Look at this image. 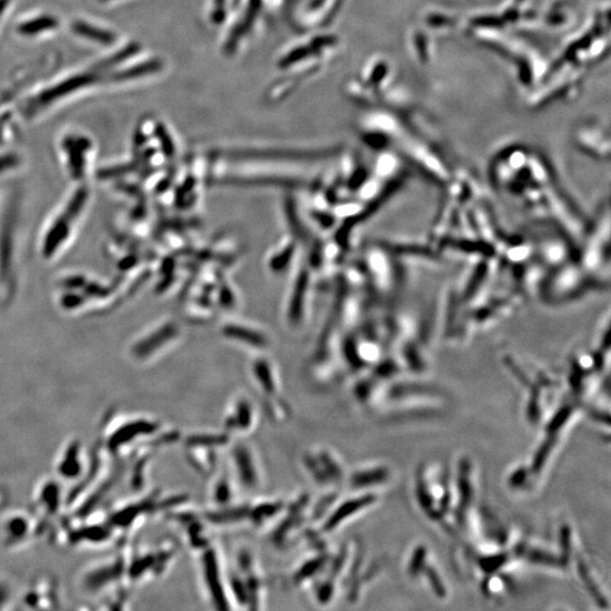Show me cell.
<instances>
[{
    "mask_svg": "<svg viewBox=\"0 0 611 611\" xmlns=\"http://www.w3.org/2000/svg\"><path fill=\"white\" fill-rule=\"evenodd\" d=\"M163 426L160 421L146 416H125L109 420L103 427V446L116 455L148 449L150 442Z\"/></svg>",
    "mask_w": 611,
    "mask_h": 611,
    "instance_id": "1",
    "label": "cell"
},
{
    "mask_svg": "<svg viewBox=\"0 0 611 611\" xmlns=\"http://www.w3.org/2000/svg\"><path fill=\"white\" fill-rule=\"evenodd\" d=\"M197 572L204 600L215 610L232 609L228 591L227 564L214 542L196 554Z\"/></svg>",
    "mask_w": 611,
    "mask_h": 611,
    "instance_id": "2",
    "label": "cell"
},
{
    "mask_svg": "<svg viewBox=\"0 0 611 611\" xmlns=\"http://www.w3.org/2000/svg\"><path fill=\"white\" fill-rule=\"evenodd\" d=\"M304 476L321 490L340 489L346 481L348 469L338 452L325 445L309 447L300 455Z\"/></svg>",
    "mask_w": 611,
    "mask_h": 611,
    "instance_id": "3",
    "label": "cell"
},
{
    "mask_svg": "<svg viewBox=\"0 0 611 611\" xmlns=\"http://www.w3.org/2000/svg\"><path fill=\"white\" fill-rule=\"evenodd\" d=\"M313 496L308 492H300L287 499V506L280 520L269 531L271 545L287 552L291 547L300 544L304 532L312 526L309 519V507Z\"/></svg>",
    "mask_w": 611,
    "mask_h": 611,
    "instance_id": "4",
    "label": "cell"
},
{
    "mask_svg": "<svg viewBox=\"0 0 611 611\" xmlns=\"http://www.w3.org/2000/svg\"><path fill=\"white\" fill-rule=\"evenodd\" d=\"M227 469L239 493L254 495L260 492L265 483L263 464L252 444L244 438L232 440L228 446Z\"/></svg>",
    "mask_w": 611,
    "mask_h": 611,
    "instance_id": "5",
    "label": "cell"
},
{
    "mask_svg": "<svg viewBox=\"0 0 611 611\" xmlns=\"http://www.w3.org/2000/svg\"><path fill=\"white\" fill-rule=\"evenodd\" d=\"M178 549L172 542L128 554L126 578L133 584L148 582L166 574L174 564Z\"/></svg>",
    "mask_w": 611,
    "mask_h": 611,
    "instance_id": "6",
    "label": "cell"
},
{
    "mask_svg": "<svg viewBox=\"0 0 611 611\" xmlns=\"http://www.w3.org/2000/svg\"><path fill=\"white\" fill-rule=\"evenodd\" d=\"M229 569L243 582L247 595V610H261L265 606L266 582L260 562L247 546L237 548Z\"/></svg>",
    "mask_w": 611,
    "mask_h": 611,
    "instance_id": "7",
    "label": "cell"
},
{
    "mask_svg": "<svg viewBox=\"0 0 611 611\" xmlns=\"http://www.w3.org/2000/svg\"><path fill=\"white\" fill-rule=\"evenodd\" d=\"M375 502H377V497L373 493H350L349 497H340L329 514L316 528L325 537L330 538L361 513L368 510L369 507H372Z\"/></svg>",
    "mask_w": 611,
    "mask_h": 611,
    "instance_id": "8",
    "label": "cell"
},
{
    "mask_svg": "<svg viewBox=\"0 0 611 611\" xmlns=\"http://www.w3.org/2000/svg\"><path fill=\"white\" fill-rule=\"evenodd\" d=\"M258 406L245 394H239L228 404L223 416L222 429L232 438H245L255 432L258 426Z\"/></svg>",
    "mask_w": 611,
    "mask_h": 611,
    "instance_id": "9",
    "label": "cell"
},
{
    "mask_svg": "<svg viewBox=\"0 0 611 611\" xmlns=\"http://www.w3.org/2000/svg\"><path fill=\"white\" fill-rule=\"evenodd\" d=\"M41 521L37 515L16 511L7 515L0 527L6 547H21L29 544L42 532Z\"/></svg>",
    "mask_w": 611,
    "mask_h": 611,
    "instance_id": "10",
    "label": "cell"
},
{
    "mask_svg": "<svg viewBox=\"0 0 611 611\" xmlns=\"http://www.w3.org/2000/svg\"><path fill=\"white\" fill-rule=\"evenodd\" d=\"M94 466L80 441L67 443L56 461L57 477L66 481L85 480Z\"/></svg>",
    "mask_w": 611,
    "mask_h": 611,
    "instance_id": "11",
    "label": "cell"
},
{
    "mask_svg": "<svg viewBox=\"0 0 611 611\" xmlns=\"http://www.w3.org/2000/svg\"><path fill=\"white\" fill-rule=\"evenodd\" d=\"M128 554H118L109 561L102 562L85 572L83 588L90 592H99L122 581L126 576Z\"/></svg>",
    "mask_w": 611,
    "mask_h": 611,
    "instance_id": "12",
    "label": "cell"
},
{
    "mask_svg": "<svg viewBox=\"0 0 611 611\" xmlns=\"http://www.w3.org/2000/svg\"><path fill=\"white\" fill-rule=\"evenodd\" d=\"M338 151L327 149L322 151H221L217 153L219 158L229 160H289V161H320L335 156Z\"/></svg>",
    "mask_w": 611,
    "mask_h": 611,
    "instance_id": "13",
    "label": "cell"
},
{
    "mask_svg": "<svg viewBox=\"0 0 611 611\" xmlns=\"http://www.w3.org/2000/svg\"><path fill=\"white\" fill-rule=\"evenodd\" d=\"M286 506L287 499L281 497H263L249 502L248 526L269 532L280 520Z\"/></svg>",
    "mask_w": 611,
    "mask_h": 611,
    "instance_id": "14",
    "label": "cell"
},
{
    "mask_svg": "<svg viewBox=\"0 0 611 611\" xmlns=\"http://www.w3.org/2000/svg\"><path fill=\"white\" fill-rule=\"evenodd\" d=\"M308 554L295 566L289 575L292 588L307 589L309 584L325 572L331 548L326 550H307Z\"/></svg>",
    "mask_w": 611,
    "mask_h": 611,
    "instance_id": "15",
    "label": "cell"
},
{
    "mask_svg": "<svg viewBox=\"0 0 611 611\" xmlns=\"http://www.w3.org/2000/svg\"><path fill=\"white\" fill-rule=\"evenodd\" d=\"M249 502H235L222 507H208L201 512L203 519L213 530H230L248 526Z\"/></svg>",
    "mask_w": 611,
    "mask_h": 611,
    "instance_id": "16",
    "label": "cell"
},
{
    "mask_svg": "<svg viewBox=\"0 0 611 611\" xmlns=\"http://www.w3.org/2000/svg\"><path fill=\"white\" fill-rule=\"evenodd\" d=\"M389 479V471L381 464H365L347 473L344 485L350 493H373L375 488L384 486Z\"/></svg>",
    "mask_w": 611,
    "mask_h": 611,
    "instance_id": "17",
    "label": "cell"
},
{
    "mask_svg": "<svg viewBox=\"0 0 611 611\" xmlns=\"http://www.w3.org/2000/svg\"><path fill=\"white\" fill-rule=\"evenodd\" d=\"M33 501L40 521L53 518L62 506V487L54 479L43 480L36 489Z\"/></svg>",
    "mask_w": 611,
    "mask_h": 611,
    "instance_id": "18",
    "label": "cell"
},
{
    "mask_svg": "<svg viewBox=\"0 0 611 611\" xmlns=\"http://www.w3.org/2000/svg\"><path fill=\"white\" fill-rule=\"evenodd\" d=\"M209 507L227 506L238 501L239 490L227 467L210 477Z\"/></svg>",
    "mask_w": 611,
    "mask_h": 611,
    "instance_id": "19",
    "label": "cell"
},
{
    "mask_svg": "<svg viewBox=\"0 0 611 611\" xmlns=\"http://www.w3.org/2000/svg\"><path fill=\"white\" fill-rule=\"evenodd\" d=\"M96 81L97 76L92 74H81L71 77V79L54 86V88L43 91L40 96L34 99L31 107L39 109L48 106L49 103L65 97L66 94L80 90L84 86H88Z\"/></svg>",
    "mask_w": 611,
    "mask_h": 611,
    "instance_id": "20",
    "label": "cell"
},
{
    "mask_svg": "<svg viewBox=\"0 0 611 611\" xmlns=\"http://www.w3.org/2000/svg\"><path fill=\"white\" fill-rule=\"evenodd\" d=\"M188 466L200 476L210 478L219 469L220 451L208 447H184Z\"/></svg>",
    "mask_w": 611,
    "mask_h": 611,
    "instance_id": "21",
    "label": "cell"
},
{
    "mask_svg": "<svg viewBox=\"0 0 611 611\" xmlns=\"http://www.w3.org/2000/svg\"><path fill=\"white\" fill-rule=\"evenodd\" d=\"M306 590L317 607L327 608L337 601L341 587L331 576L323 573L320 578L309 584Z\"/></svg>",
    "mask_w": 611,
    "mask_h": 611,
    "instance_id": "22",
    "label": "cell"
},
{
    "mask_svg": "<svg viewBox=\"0 0 611 611\" xmlns=\"http://www.w3.org/2000/svg\"><path fill=\"white\" fill-rule=\"evenodd\" d=\"M254 380L262 395V400L279 397L280 385L272 365L266 359H257L252 368Z\"/></svg>",
    "mask_w": 611,
    "mask_h": 611,
    "instance_id": "23",
    "label": "cell"
},
{
    "mask_svg": "<svg viewBox=\"0 0 611 611\" xmlns=\"http://www.w3.org/2000/svg\"><path fill=\"white\" fill-rule=\"evenodd\" d=\"M234 440L225 430H200L183 436L184 447H208L222 452L227 450L230 443Z\"/></svg>",
    "mask_w": 611,
    "mask_h": 611,
    "instance_id": "24",
    "label": "cell"
},
{
    "mask_svg": "<svg viewBox=\"0 0 611 611\" xmlns=\"http://www.w3.org/2000/svg\"><path fill=\"white\" fill-rule=\"evenodd\" d=\"M219 185L237 187H278V188H305L308 184L305 180L281 177L261 178H225L220 179Z\"/></svg>",
    "mask_w": 611,
    "mask_h": 611,
    "instance_id": "25",
    "label": "cell"
},
{
    "mask_svg": "<svg viewBox=\"0 0 611 611\" xmlns=\"http://www.w3.org/2000/svg\"><path fill=\"white\" fill-rule=\"evenodd\" d=\"M178 334V329L175 324H168L162 329L151 335L148 339L139 344L135 349V356L139 359H148L149 356L156 352L166 343L174 339Z\"/></svg>",
    "mask_w": 611,
    "mask_h": 611,
    "instance_id": "26",
    "label": "cell"
},
{
    "mask_svg": "<svg viewBox=\"0 0 611 611\" xmlns=\"http://www.w3.org/2000/svg\"><path fill=\"white\" fill-rule=\"evenodd\" d=\"M309 275L306 270H301L295 283L294 292L289 306V320L291 323H299L303 317L305 298L308 289Z\"/></svg>",
    "mask_w": 611,
    "mask_h": 611,
    "instance_id": "27",
    "label": "cell"
},
{
    "mask_svg": "<svg viewBox=\"0 0 611 611\" xmlns=\"http://www.w3.org/2000/svg\"><path fill=\"white\" fill-rule=\"evenodd\" d=\"M222 332L227 338L243 342L251 347L265 348L269 344L268 339L262 333L255 332L245 326L227 325L223 327Z\"/></svg>",
    "mask_w": 611,
    "mask_h": 611,
    "instance_id": "28",
    "label": "cell"
},
{
    "mask_svg": "<svg viewBox=\"0 0 611 611\" xmlns=\"http://www.w3.org/2000/svg\"><path fill=\"white\" fill-rule=\"evenodd\" d=\"M262 410L273 424H285L292 417L290 403L279 397L262 400Z\"/></svg>",
    "mask_w": 611,
    "mask_h": 611,
    "instance_id": "29",
    "label": "cell"
},
{
    "mask_svg": "<svg viewBox=\"0 0 611 611\" xmlns=\"http://www.w3.org/2000/svg\"><path fill=\"white\" fill-rule=\"evenodd\" d=\"M260 6L261 0H251V5H249L248 11L244 17L242 24H239V27H237L234 32H232L230 38L228 39L226 47L227 53H234V50L238 45L239 39H242L247 33V31L251 29L256 19L257 12L258 10H260Z\"/></svg>",
    "mask_w": 611,
    "mask_h": 611,
    "instance_id": "30",
    "label": "cell"
},
{
    "mask_svg": "<svg viewBox=\"0 0 611 611\" xmlns=\"http://www.w3.org/2000/svg\"><path fill=\"white\" fill-rule=\"evenodd\" d=\"M73 31L83 38L97 41L102 45H113L116 40L113 33L81 21L73 24Z\"/></svg>",
    "mask_w": 611,
    "mask_h": 611,
    "instance_id": "31",
    "label": "cell"
},
{
    "mask_svg": "<svg viewBox=\"0 0 611 611\" xmlns=\"http://www.w3.org/2000/svg\"><path fill=\"white\" fill-rule=\"evenodd\" d=\"M162 68V63L160 60H151V62H145L139 65H136L132 68H128L123 72H118L114 75L113 79L115 81H128L137 79V77H141L144 75H149L160 71Z\"/></svg>",
    "mask_w": 611,
    "mask_h": 611,
    "instance_id": "32",
    "label": "cell"
},
{
    "mask_svg": "<svg viewBox=\"0 0 611 611\" xmlns=\"http://www.w3.org/2000/svg\"><path fill=\"white\" fill-rule=\"evenodd\" d=\"M57 25L58 22L55 17L41 16L38 17V19L22 24L19 31L22 34H25V36H34V34L55 29Z\"/></svg>",
    "mask_w": 611,
    "mask_h": 611,
    "instance_id": "33",
    "label": "cell"
},
{
    "mask_svg": "<svg viewBox=\"0 0 611 611\" xmlns=\"http://www.w3.org/2000/svg\"><path fill=\"white\" fill-rule=\"evenodd\" d=\"M326 45H331V38L320 39L318 42L314 43L312 47L300 48L291 53L287 58L283 59L280 66L286 67L292 64H296L300 62V60L305 59L308 56H311L315 53V50H320Z\"/></svg>",
    "mask_w": 611,
    "mask_h": 611,
    "instance_id": "34",
    "label": "cell"
},
{
    "mask_svg": "<svg viewBox=\"0 0 611 611\" xmlns=\"http://www.w3.org/2000/svg\"><path fill=\"white\" fill-rule=\"evenodd\" d=\"M287 215L289 226L292 232H294L295 236L301 240H306L308 237L307 231L303 227V223L300 222L296 208L292 202H287Z\"/></svg>",
    "mask_w": 611,
    "mask_h": 611,
    "instance_id": "35",
    "label": "cell"
},
{
    "mask_svg": "<svg viewBox=\"0 0 611 611\" xmlns=\"http://www.w3.org/2000/svg\"><path fill=\"white\" fill-rule=\"evenodd\" d=\"M292 254H294V247L288 246L287 248L283 249L280 254L275 255L272 258L270 263L271 269L274 272H280L283 269H286L291 260Z\"/></svg>",
    "mask_w": 611,
    "mask_h": 611,
    "instance_id": "36",
    "label": "cell"
},
{
    "mask_svg": "<svg viewBox=\"0 0 611 611\" xmlns=\"http://www.w3.org/2000/svg\"><path fill=\"white\" fill-rule=\"evenodd\" d=\"M156 133L159 139L161 140L162 149H163V152L166 153V156L167 157L174 156L175 145L174 143H172L171 137L167 133L166 128L163 127L161 124H159L156 127Z\"/></svg>",
    "mask_w": 611,
    "mask_h": 611,
    "instance_id": "37",
    "label": "cell"
},
{
    "mask_svg": "<svg viewBox=\"0 0 611 611\" xmlns=\"http://www.w3.org/2000/svg\"><path fill=\"white\" fill-rule=\"evenodd\" d=\"M225 3L226 0H214L213 20L217 24L225 19Z\"/></svg>",
    "mask_w": 611,
    "mask_h": 611,
    "instance_id": "38",
    "label": "cell"
},
{
    "mask_svg": "<svg viewBox=\"0 0 611 611\" xmlns=\"http://www.w3.org/2000/svg\"><path fill=\"white\" fill-rule=\"evenodd\" d=\"M7 4L8 0H0V17H2V14L6 10Z\"/></svg>",
    "mask_w": 611,
    "mask_h": 611,
    "instance_id": "39",
    "label": "cell"
},
{
    "mask_svg": "<svg viewBox=\"0 0 611 611\" xmlns=\"http://www.w3.org/2000/svg\"><path fill=\"white\" fill-rule=\"evenodd\" d=\"M4 501H5V495L3 494L2 490H0V506L4 504Z\"/></svg>",
    "mask_w": 611,
    "mask_h": 611,
    "instance_id": "40",
    "label": "cell"
}]
</instances>
